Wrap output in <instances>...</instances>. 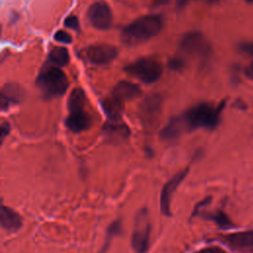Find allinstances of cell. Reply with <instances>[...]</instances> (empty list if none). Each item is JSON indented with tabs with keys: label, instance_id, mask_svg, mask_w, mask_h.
<instances>
[{
	"label": "cell",
	"instance_id": "obj_10",
	"mask_svg": "<svg viewBox=\"0 0 253 253\" xmlns=\"http://www.w3.org/2000/svg\"><path fill=\"white\" fill-rule=\"evenodd\" d=\"M220 240L233 250L241 252L253 251V230L226 234Z\"/></svg>",
	"mask_w": 253,
	"mask_h": 253
},
{
	"label": "cell",
	"instance_id": "obj_24",
	"mask_svg": "<svg viewBox=\"0 0 253 253\" xmlns=\"http://www.w3.org/2000/svg\"><path fill=\"white\" fill-rule=\"evenodd\" d=\"M239 49L243 53H246V54H249V55H253V42L241 43L240 46H239Z\"/></svg>",
	"mask_w": 253,
	"mask_h": 253
},
{
	"label": "cell",
	"instance_id": "obj_15",
	"mask_svg": "<svg viewBox=\"0 0 253 253\" xmlns=\"http://www.w3.org/2000/svg\"><path fill=\"white\" fill-rule=\"evenodd\" d=\"M23 92L21 88L16 84H7L2 89L1 94V107L5 109L12 103H17L21 100Z\"/></svg>",
	"mask_w": 253,
	"mask_h": 253
},
{
	"label": "cell",
	"instance_id": "obj_28",
	"mask_svg": "<svg viewBox=\"0 0 253 253\" xmlns=\"http://www.w3.org/2000/svg\"><path fill=\"white\" fill-rule=\"evenodd\" d=\"M245 74H246V76H247L249 79H251V80L253 81V61H252L249 65L246 66V68H245Z\"/></svg>",
	"mask_w": 253,
	"mask_h": 253
},
{
	"label": "cell",
	"instance_id": "obj_7",
	"mask_svg": "<svg viewBox=\"0 0 253 253\" xmlns=\"http://www.w3.org/2000/svg\"><path fill=\"white\" fill-rule=\"evenodd\" d=\"M118 50L115 46L107 43L92 44L82 51V56L94 64H106L116 58Z\"/></svg>",
	"mask_w": 253,
	"mask_h": 253
},
{
	"label": "cell",
	"instance_id": "obj_29",
	"mask_svg": "<svg viewBox=\"0 0 253 253\" xmlns=\"http://www.w3.org/2000/svg\"><path fill=\"white\" fill-rule=\"evenodd\" d=\"M191 0H178V5L179 6H185L186 4H188Z\"/></svg>",
	"mask_w": 253,
	"mask_h": 253
},
{
	"label": "cell",
	"instance_id": "obj_2",
	"mask_svg": "<svg viewBox=\"0 0 253 253\" xmlns=\"http://www.w3.org/2000/svg\"><path fill=\"white\" fill-rule=\"evenodd\" d=\"M221 109L222 105L215 107L208 103H201L191 108L183 116L187 128H214L218 124Z\"/></svg>",
	"mask_w": 253,
	"mask_h": 253
},
{
	"label": "cell",
	"instance_id": "obj_25",
	"mask_svg": "<svg viewBox=\"0 0 253 253\" xmlns=\"http://www.w3.org/2000/svg\"><path fill=\"white\" fill-rule=\"evenodd\" d=\"M183 61L181 60V58H172L170 59L169 61V67L171 69H174V70H179L183 67Z\"/></svg>",
	"mask_w": 253,
	"mask_h": 253
},
{
	"label": "cell",
	"instance_id": "obj_18",
	"mask_svg": "<svg viewBox=\"0 0 253 253\" xmlns=\"http://www.w3.org/2000/svg\"><path fill=\"white\" fill-rule=\"evenodd\" d=\"M85 94L82 89L75 88L71 92L68 99V109L69 112L83 110L85 104Z\"/></svg>",
	"mask_w": 253,
	"mask_h": 253
},
{
	"label": "cell",
	"instance_id": "obj_23",
	"mask_svg": "<svg viewBox=\"0 0 253 253\" xmlns=\"http://www.w3.org/2000/svg\"><path fill=\"white\" fill-rule=\"evenodd\" d=\"M64 26L73 30H77L79 28V21L76 16H68L64 21Z\"/></svg>",
	"mask_w": 253,
	"mask_h": 253
},
{
	"label": "cell",
	"instance_id": "obj_3",
	"mask_svg": "<svg viewBox=\"0 0 253 253\" xmlns=\"http://www.w3.org/2000/svg\"><path fill=\"white\" fill-rule=\"evenodd\" d=\"M37 84L39 88L48 97L60 96L65 93L68 81L65 73L55 66H47L40 72Z\"/></svg>",
	"mask_w": 253,
	"mask_h": 253
},
{
	"label": "cell",
	"instance_id": "obj_27",
	"mask_svg": "<svg viewBox=\"0 0 253 253\" xmlns=\"http://www.w3.org/2000/svg\"><path fill=\"white\" fill-rule=\"evenodd\" d=\"M10 130V126L7 123H3L1 126V139H4V137L9 133Z\"/></svg>",
	"mask_w": 253,
	"mask_h": 253
},
{
	"label": "cell",
	"instance_id": "obj_5",
	"mask_svg": "<svg viewBox=\"0 0 253 253\" xmlns=\"http://www.w3.org/2000/svg\"><path fill=\"white\" fill-rule=\"evenodd\" d=\"M125 70L138 80L149 84L159 79L162 73V65L154 58L142 57L127 64Z\"/></svg>",
	"mask_w": 253,
	"mask_h": 253
},
{
	"label": "cell",
	"instance_id": "obj_30",
	"mask_svg": "<svg viewBox=\"0 0 253 253\" xmlns=\"http://www.w3.org/2000/svg\"><path fill=\"white\" fill-rule=\"evenodd\" d=\"M156 3H159V4H164L166 2H168L169 0H154Z\"/></svg>",
	"mask_w": 253,
	"mask_h": 253
},
{
	"label": "cell",
	"instance_id": "obj_31",
	"mask_svg": "<svg viewBox=\"0 0 253 253\" xmlns=\"http://www.w3.org/2000/svg\"><path fill=\"white\" fill-rule=\"evenodd\" d=\"M204 1H206L208 3H214V2H217L218 0H204Z\"/></svg>",
	"mask_w": 253,
	"mask_h": 253
},
{
	"label": "cell",
	"instance_id": "obj_26",
	"mask_svg": "<svg viewBox=\"0 0 253 253\" xmlns=\"http://www.w3.org/2000/svg\"><path fill=\"white\" fill-rule=\"evenodd\" d=\"M195 253H225V252L219 247H207V248H203Z\"/></svg>",
	"mask_w": 253,
	"mask_h": 253
},
{
	"label": "cell",
	"instance_id": "obj_16",
	"mask_svg": "<svg viewBox=\"0 0 253 253\" xmlns=\"http://www.w3.org/2000/svg\"><path fill=\"white\" fill-rule=\"evenodd\" d=\"M103 109L111 120L117 121L121 118L124 109V103L111 96V98H108L104 101Z\"/></svg>",
	"mask_w": 253,
	"mask_h": 253
},
{
	"label": "cell",
	"instance_id": "obj_13",
	"mask_svg": "<svg viewBox=\"0 0 253 253\" xmlns=\"http://www.w3.org/2000/svg\"><path fill=\"white\" fill-rule=\"evenodd\" d=\"M65 125L69 130L74 132H80L90 126L91 119L84 110L73 111L70 112L68 117L66 118Z\"/></svg>",
	"mask_w": 253,
	"mask_h": 253
},
{
	"label": "cell",
	"instance_id": "obj_17",
	"mask_svg": "<svg viewBox=\"0 0 253 253\" xmlns=\"http://www.w3.org/2000/svg\"><path fill=\"white\" fill-rule=\"evenodd\" d=\"M123 232V226H122V221L121 219H116L114 220L107 228V232H106V236H105V240L104 243L102 245V248L100 249L99 253H106L107 250L109 249L113 239L115 236H118L120 234H122Z\"/></svg>",
	"mask_w": 253,
	"mask_h": 253
},
{
	"label": "cell",
	"instance_id": "obj_9",
	"mask_svg": "<svg viewBox=\"0 0 253 253\" xmlns=\"http://www.w3.org/2000/svg\"><path fill=\"white\" fill-rule=\"evenodd\" d=\"M188 173H189V167L176 173L171 179H169L164 184L160 193V211L163 215H166V216L171 215L170 203H171L172 194L179 187V185L184 181Z\"/></svg>",
	"mask_w": 253,
	"mask_h": 253
},
{
	"label": "cell",
	"instance_id": "obj_12",
	"mask_svg": "<svg viewBox=\"0 0 253 253\" xmlns=\"http://www.w3.org/2000/svg\"><path fill=\"white\" fill-rule=\"evenodd\" d=\"M141 93L140 88L138 85L131 83L129 81H120L114 87L112 96L121 102L130 101L137 98Z\"/></svg>",
	"mask_w": 253,
	"mask_h": 253
},
{
	"label": "cell",
	"instance_id": "obj_1",
	"mask_svg": "<svg viewBox=\"0 0 253 253\" xmlns=\"http://www.w3.org/2000/svg\"><path fill=\"white\" fill-rule=\"evenodd\" d=\"M163 20L158 15L142 16L125 27L122 40L126 44H136L155 37L162 29Z\"/></svg>",
	"mask_w": 253,
	"mask_h": 253
},
{
	"label": "cell",
	"instance_id": "obj_32",
	"mask_svg": "<svg viewBox=\"0 0 253 253\" xmlns=\"http://www.w3.org/2000/svg\"><path fill=\"white\" fill-rule=\"evenodd\" d=\"M248 1H251V2H252V1H253V0H248Z\"/></svg>",
	"mask_w": 253,
	"mask_h": 253
},
{
	"label": "cell",
	"instance_id": "obj_8",
	"mask_svg": "<svg viewBox=\"0 0 253 253\" xmlns=\"http://www.w3.org/2000/svg\"><path fill=\"white\" fill-rule=\"evenodd\" d=\"M87 17L91 25L98 30H108L113 22L112 11L104 1L93 3L88 9Z\"/></svg>",
	"mask_w": 253,
	"mask_h": 253
},
{
	"label": "cell",
	"instance_id": "obj_14",
	"mask_svg": "<svg viewBox=\"0 0 253 253\" xmlns=\"http://www.w3.org/2000/svg\"><path fill=\"white\" fill-rule=\"evenodd\" d=\"M185 128H187V126L183 117H176L173 118L168 123V125L161 130L160 135L164 139H173L177 137Z\"/></svg>",
	"mask_w": 253,
	"mask_h": 253
},
{
	"label": "cell",
	"instance_id": "obj_22",
	"mask_svg": "<svg viewBox=\"0 0 253 253\" xmlns=\"http://www.w3.org/2000/svg\"><path fill=\"white\" fill-rule=\"evenodd\" d=\"M54 40L59 42H62V43H69V42H71L72 38L67 32H65L63 30H59L54 34Z\"/></svg>",
	"mask_w": 253,
	"mask_h": 253
},
{
	"label": "cell",
	"instance_id": "obj_4",
	"mask_svg": "<svg viewBox=\"0 0 253 253\" xmlns=\"http://www.w3.org/2000/svg\"><path fill=\"white\" fill-rule=\"evenodd\" d=\"M150 230L151 224L148 211L146 208H142L135 214L130 239L131 248L135 253H147L149 249Z\"/></svg>",
	"mask_w": 253,
	"mask_h": 253
},
{
	"label": "cell",
	"instance_id": "obj_11",
	"mask_svg": "<svg viewBox=\"0 0 253 253\" xmlns=\"http://www.w3.org/2000/svg\"><path fill=\"white\" fill-rule=\"evenodd\" d=\"M0 224L4 230L14 233L22 227L23 219L16 211L2 204L0 210Z\"/></svg>",
	"mask_w": 253,
	"mask_h": 253
},
{
	"label": "cell",
	"instance_id": "obj_21",
	"mask_svg": "<svg viewBox=\"0 0 253 253\" xmlns=\"http://www.w3.org/2000/svg\"><path fill=\"white\" fill-rule=\"evenodd\" d=\"M160 106V98L157 95L150 96L146 98L145 102L142 105V109L147 114H152L153 112H156Z\"/></svg>",
	"mask_w": 253,
	"mask_h": 253
},
{
	"label": "cell",
	"instance_id": "obj_20",
	"mask_svg": "<svg viewBox=\"0 0 253 253\" xmlns=\"http://www.w3.org/2000/svg\"><path fill=\"white\" fill-rule=\"evenodd\" d=\"M201 213L204 215L205 218L213 220L220 227H228L231 225L230 219L227 217V215L224 212H222L220 211H217L215 212H209V213L201 211L199 214H201Z\"/></svg>",
	"mask_w": 253,
	"mask_h": 253
},
{
	"label": "cell",
	"instance_id": "obj_6",
	"mask_svg": "<svg viewBox=\"0 0 253 253\" xmlns=\"http://www.w3.org/2000/svg\"><path fill=\"white\" fill-rule=\"evenodd\" d=\"M180 48L185 54L199 58H206L211 52L209 42L198 32H191L184 35L180 41Z\"/></svg>",
	"mask_w": 253,
	"mask_h": 253
},
{
	"label": "cell",
	"instance_id": "obj_19",
	"mask_svg": "<svg viewBox=\"0 0 253 253\" xmlns=\"http://www.w3.org/2000/svg\"><path fill=\"white\" fill-rule=\"evenodd\" d=\"M51 62L58 66H63L68 63L69 61V54L65 47L62 46H55L53 47L48 55Z\"/></svg>",
	"mask_w": 253,
	"mask_h": 253
}]
</instances>
